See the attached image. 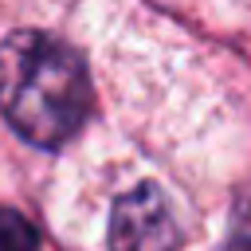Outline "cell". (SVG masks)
<instances>
[{
	"instance_id": "6da1fadb",
	"label": "cell",
	"mask_w": 251,
	"mask_h": 251,
	"mask_svg": "<svg viewBox=\"0 0 251 251\" xmlns=\"http://www.w3.org/2000/svg\"><path fill=\"white\" fill-rule=\"evenodd\" d=\"M90 106V75L71 43L39 27L0 39V114L24 141L59 149L86 126Z\"/></svg>"
},
{
	"instance_id": "7a4b0ae2",
	"label": "cell",
	"mask_w": 251,
	"mask_h": 251,
	"mask_svg": "<svg viewBox=\"0 0 251 251\" xmlns=\"http://www.w3.org/2000/svg\"><path fill=\"white\" fill-rule=\"evenodd\" d=\"M180 224L169 196L157 184H137L114 200L110 212V251H176Z\"/></svg>"
},
{
	"instance_id": "3957f363",
	"label": "cell",
	"mask_w": 251,
	"mask_h": 251,
	"mask_svg": "<svg viewBox=\"0 0 251 251\" xmlns=\"http://www.w3.org/2000/svg\"><path fill=\"white\" fill-rule=\"evenodd\" d=\"M0 251H39V231L16 208H0Z\"/></svg>"
},
{
	"instance_id": "277c9868",
	"label": "cell",
	"mask_w": 251,
	"mask_h": 251,
	"mask_svg": "<svg viewBox=\"0 0 251 251\" xmlns=\"http://www.w3.org/2000/svg\"><path fill=\"white\" fill-rule=\"evenodd\" d=\"M224 251H251V184L239 192L235 212H231V235Z\"/></svg>"
}]
</instances>
